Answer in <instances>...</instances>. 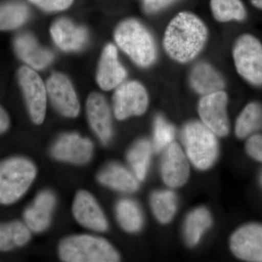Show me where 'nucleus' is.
<instances>
[{
	"instance_id": "9",
	"label": "nucleus",
	"mask_w": 262,
	"mask_h": 262,
	"mask_svg": "<svg viewBox=\"0 0 262 262\" xmlns=\"http://www.w3.org/2000/svg\"><path fill=\"white\" fill-rule=\"evenodd\" d=\"M227 100V94L220 91L205 95L198 104L202 122L216 136H226L229 132Z\"/></svg>"
},
{
	"instance_id": "24",
	"label": "nucleus",
	"mask_w": 262,
	"mask_h": 262,
	"mask_svg": "<svg viewBox=\"0 0 262 262\" xmlns=\"http://www.w3.org/2000/svg\"><path fill=\"white\" fill-rule=\"evenodd\" d=\"M261 129L262 105L256 102L248 103L236 121V136L239 139H245Z\"/></svg>"
},
{
	"instance_id": "36",
	"label": "nucleus",
	"mask_w": 262,
	"mask_h": 262,
	"mask_svg": "<svg viewBox=\"0 0 262 262\" xmlns=\"http://www.w3.org/2000/svg\"><path fill=\"white\" fill-rule=\"evenodd\" d=\"M260 182H261V185H262V172H261V176H260Z\"/></svg>"
},
{
	"instance_id": "2",
	"label": "nucleus",
	"mask_w": 262,
	"mask_h": 262,
	"mask_svg": "<svg viewBox=\"0 0 262 262\" xmlns=\"http://www.w3.org/2000/svg\"><path fill=\"white\" fill-rule=\"evenodd\" d=\"M37 175L31 160L12 157L0 161V204H13L27 192Z\"/></svg>"
},
{
	"instance_id": "19",
	"label": "nucleus",
	"mask_w": 262,
	"mask_h": 262,
	"mask_svg": "<svg viewBox=\"0 0 262 262\" xmlns=\"http://www.w3.org/2000/svg\"><path fill=\"white\" fill-rule=\"evenodd\" d=\"M98 180L103 185L122 192L132 193L139 189L136 176L120 164H108L98 173Z\"/></svg>"
},
{
	"instance_id": "3",
	"label": "nucleus",
	"mask_w": 262,
	"mask_h": 262,
	"mask_svg": "<svg viewBox=\"0 0 262 262\" xmlns=\"http://www.w3.org/2000/svg\"><path fill=\"white\" fill-rule=\"evenodd\" d=\"M62 261L67 262H115L120 255L106 239L89 234L66 237L58 246Z\"/></svg>"
},
{
	"instance_id": "27",
	"label": "nucleus",
	"mask_w": 262,
	"mask_h": 262,
	"mask_svg": "<svg viewBox=\"0 0 262 262\" xmlns=\"http://www.w3.org/2000/svg\"><path fill=\"white\" fill-rule=\"evenodd\" d=\"M116 215L122 228L128 232H138L144 224L140 208L130 199H122L117 203Z\"/></svg>"
},
{
	"instance_id": "5",
	"label": "nucleus",
	"mask_w": 262,
	"mask_h": 262,
	"mask_svg": "<svg viewBox=\"0 0 262 262\" xmlns=\"http://www.w3.org/2000/svg\"><path fill=\"white\" fill-rule=\"evenodd\" d=\"M203 122H189L183 127L182 139L188 158L196 168H211L219 155L216 136Z\"/></svg>"
},
{
	"instance_id": "22",
	"label": "nucleus",
	"mask_w": 262,
	"mask_h": 262,
	"mask_svg": "<svg viewBox=\"0 0 262 262\" xmlns=\"http://www.w3.org/2000/svg\"><path fill=\"white\" fill-rule=\"evenodd\" d=\"M211 225V213L204 207L196 208L189 213L184 226V238L188 246H196Z\"/></svg>"
},
{
	"instance_id": "26",
	"label": "nucleus",
	"mask_w": 262,
	"mask_h": 262,
	"mask_svg": "<svg viewBox=\"0 0 262 262\" xmlns=\"http://www.w3.org/2000/svg\"><path fill=\"white\" fill-rule=\"evenodd\" d=\"M151 209L160 223L168 224L177 213V195L172 191L160 190L153 192L150 199Z\"/></svg>"
},
{
	"instance_id": "10",
	"label": "nucleus",
	"mask_w": 262,
	"mask_h": 262,
	"mask_svg": "<svg viewBox=\"0 0 262 262\" xmlns=\"http://www.w3.org/2000/svg\"><path fill=\"white\" fill-rule=\"evenodd\" d=\"M230 248L239 259L262 262V225L250 223L239 227L231 236Z\"/></svg>"
},
{
	"instance_id": "16",
	"label": "nucleus",
	"mask_w": 262,
	"mask_h": 262,
	"mask_svg": "<svg viewBox=\"0 0 262 262\" xmlns=\"http://www.w3.org/2000/svg\"><path fill=\"white\" fill-rule=\"evenodd\" d=\"M126 71L118 60L117 48L110 44L103 50L97 72L100 87L110 91L118 87L126 77Z\"/></svg>"
},
{
	"instance_id": "30",
	"label": "nucleus",
	"mask_w": 262,
	"mask_h": 262,
	"mask_svg": "<svg viewBox=\"0 0 262 262\" xmlns=\"http://www.w3.org/2000/svg\"><path fill=\"white\" fill-rule=\"evenodd\" d=\"M175 137V128L163 116L155 119L153 147L155 151H160L171 144Z\"/></svg>"
},
{
	"instance_id": "7",
	"label": "nucleus",
	"mask_w": 262,
	"mask_h": 262,
	"mask_svg": "<svg viewBox=\"0 0 262 262\" xmlns=\"http://www.w3.org/2000/svg\"><path fill=\"white\" fill-rule=\"evenodd\" d=\"M18 80L32 121L37 125L42 124L46 117L47 106L44 82L37 72L27 67L19 69Z\"/></svg>"
},
{
	"instance_id": "15",
	"label": "nucleus",
	"mask_w": 262,
	"mask_h": 262,
	"mask_svg": "<svg viewBox=\"0 0 262 262\" xmlns=\"http://www.w3.org/2000/svg\"><path fill=\"white\" fill-rule=\"evenodd\" d=\"M55 205L56 196L51 191L45 190L39 193L32 204L24 211V222L29 229L40 232L47 229Z\"/></svg>"
},
{
	"instance_id": "31",
	"label": "nucleus",
	"mask_w": 262,
	"mask_h": 262,
	"mask_svg": "<svg viewBox=\"0 0 262 262\" xmlns=\"http://www.w3.org/2000/svg\"><path fill=\"white\" fill-rule=\"evenodd\" d=\"M246 151L253 160L262 163V135L250 136L246 143Z\"/></svg>"
},
{
	"instance_id": "21",
	"label": "nucleus",
	"mask_w": 262,
	"mask_h": 262,
	"mask_svg": "<svg viewBox=\"0 0 262 262\" xmlns=\"http://www.w3.org/2000/svg\"><path fill=\"white\" fill-rule=\"evenodd\" d=\"M192 89L198 94L207 95L222 91L225 81L213 67L208 63L201 62L192 69L190 75Z\"/></svg>"
},
{
	"instance_id": "17",
	"label": "nucleus",
	"mask_w": 262,
	"mask_h": 262,
	"mask_svg": "<svg viewBox=\"0 0 262 262\" xmlns=\"http://www.w3.org/2000/svg\"><path fill=\"white\" fill-rule=\"evenodd\" d=\"M91 126L103 144H107L112 137L111 115L106 99L99 94H92L86 104Z\"/></svg>"
},
{
	"instance_id": "4",
	"label": "nucleus",
	"mask_w": 262,
	"mask_h": 262,
	"mask_svg": "<svg viewBox=\"0 0 262 262\" xmlns=\"http://www.w3.org/2000/svg\"><path fill=\"white\" fill-rule=\"evenodd\" d=\"M115 39L119 47L140 67H149L156 59L154 39L137 20L130 19L120 24L115 31Z\"/></svg>"
},
{
	"instance_id": "25",
	"label": "nucleus",
	"mask_w": 262,
	"mask_h": 262,
	"mask_svg": "<svg viewBox=\"0 0 262 262\" xmlns=\"http://www.w3.org/2000/svg\"><path fill=\"white\" fill-rule=\"evenodd\" d=\"M151 145L146 139L136 142L128 150L127 162L139 181H144L149 169L151 155Z\"/></svg>"
},
{
	"instance_id": "23",
	"label": "nucleus",
	"mask_w": 262,
	"mask_h": 262,
	"mask_svg": "<svg viewBox=\"0 0 262 262\" xmlns=\"http://www.w3.org/2000/svg\"><path fill=\"white\" fill-rule=\"evenodd\" d=\"M30 229L19 221L0 223V252L25 246L30 241Z\"/></svg>"
},
{
	"instance_id": "13",
	"label": "nucleus",
	"mask_w": 262,
	"mask_h": 262,
	"mask_svg": "<svg viewBox=\"0 0 262 262\" xmlns=\"http://www.w3.org/2000/svg\"><path fill=\"white\" fill-rule=\"evenodd\" d=\"M94 145L89 139L77 134H65L55 143L51 152L56 159L75 164H84L92 157Z\"/></svg>"
},
{
	"instance_id": "20",
	"label": "nucleus",
	"mask_w": 262,
	"mask_h": 262,
	"mask_svg": "<svg viewBox=\"0 0 262 262\" xmlns=\"http://www.w3.org/2000/svg\"><path fill=\"white\" fill-rule=\"evenodd\" d=\"M51 32L57 46L64 51L80 49L87 41L85 29L76 27L67 19L56 21L52 27Z\"/></svg>"
},
{
	"instance_id": "32",
	"label": "nucleus",
	"mask_w": 262,
	"mask_h": 262,
	"mask_svg": "<svg viewBox=\"0 0 262 262\" xmlns=\"http://www.w3.org/2000/svg\"><path fill=\"white\" fill-rule=\"evenodd\" d=\"M32 3L47 11L64 10L70 7L73 0H30Z\"/></svg>"
},
{
	"instance_id": "34",
	"label": "nucleus",
	"mask_w": 262,
	"mask_h": 262,
	"mask_svg": "<svg viewBox=\"0 0 262 262\" xmlns=\"http://www.w3.org/2000/svg\"><path fill=\"white\" fill-rule=\"evenodd\" d=\"M10 127V118L6 111L0 106V134H4Z\"/></svg>"
},
{
	"instance_id": "35",
	"label": "nucleus",
	"mask_w": 262,
	"mask_h": 262,
	"mask_svg": "<svg viewBox=\"0 0 262 262\" xmlns=\"http://www.w3.org/2000/svg\"><path fill=\"white\" fill-rule=\"evenodd\" d=\"M251 3L256 8L262 9V0H251Z\"/></svg>"
},
{
	"instance_id": "29",
	"label": "nucleus",
	"mask_w": 262,
	"mask_h": 262,
	"mask_svg": "<svg viewBox=\"0 0 262 262\" xmlns=\"http://www.w3.org/2000/svg\"><path fill=\"white\" fill-rule=\"evenodd\" d=\"M28 9L18 3L0 5V30H12L18 28L27 20Z\"/></svg>"
},
{
	"instance_id": "8",
	"label": "nucleus",
	"mask_w": 262,
	"mask_h": 262,
	"mask_svg": "<svg viewBox=\"0 0 262 262\" xmlns=\"http://www.w3.org/2000/svg\"><path fill=\"white\" fill-rule=\"evenodd\" d=\"M114 112L118 120L143 115L148 107L149 98L142 84L135 81L120 84L113 98Z\"/></svg>"
},
{
	"instance_id": "6",
	"label": "nucleus",
	"mask_w": 262,
	"mask_h": 262,
	"mask_svg": "<svg viewBox=\"0 0 262 262\" xmlns=\"http://www.w3.org/2000/svg\"><path fill=\"white\" fill-rule=\"evenodd\" d=\"M234 64L239 75L249 83L262 86V45L251 34H244L233 48Z\"/></svg>"
},
{
	"instance_id": "18",
	"label": "nucleus",
	"mask_w": 262,
	"mask_h": 262,
	"mask_svg": "<svg viewBox=\"0 0 262 262\" xmlns=\"http://www.w3.org/2000/svg\"><path fill=\"white\" fill-rule=\"evenodd\" d=\"M14 48L19 58L35 70H42L53 60L51 52L39 47L29 34H21L15 38Z\"/></svg>"
},
{
	"instance_id": "33",
	"label": "nucleus",
	"mask_w": 262,
	"mask_h": 262,
	"mask_svg": "<svg viewBox=\"0 0 262 262\" xmlns=\"http://www.w3.org/2000/svg\"><path fill=\"white\" fill-rule=\"evenodd\" d=\"M176 0H144V8L147 13H155L171 4Z\"/></svg>"
},
{
	"instance_id": "14",
	"label": "nucleus",
	"mask_w": 262,
	"mask_h": 262,
	"mask_svg": "<svg viewBox=\"0 0 262 262\" xmlns=\"http://www.w3.org/2000/svg\"><path fill=\"white\" fill-rule=\"evenodd\" d=\"M72 211L77 222L86 228L96 232L107 230L106 216L94 196L87 191H80L76 194Z\"/></svg>"
},
{
	"instance_id": "12",
	"label": "nucleus",
	"mask_w": 262,
	"mask_h": 262,
	"mask_svg": "<svg viewBox=\"0 0 262 262\" xmlns=\"http://www.w3.org/2000/svg\"><path fill=\"white\" fill-rule=\"evenodd\" d=\"M47 91L51 102L61 115L75 117L80 112V103L70 80L61 74L50 77Z\"/></svg>"
},
{
	"instance_id": "1",
	"label": "nucleus",
	"mask_w": 262,
	"mask_h": 262,
	"mask_svg": "<svg viewBox=\"0 0 262 262\" xmlns=\"http://www.w3.org/2000/svg\"><path fill=\"white\" fill-rule=\"evenodd\" d=\"M208 37L206 25L196 15L180 13L169 24L164 47L175 61L186 63L198 56Z\"/></svg>"
},
{
	"instance_id": "28",
	"label": "nucleus",
	"mask_w": 262,
	"mask_h": 262,
	"mask_svg": "<svg viewBox=\"0 0 262 262\" xmlns=\"http://www.w3.org/2000/svg\"><path fill=\"white\" fill-rule=\"evenodd\" d=\"M213 16L221 22L244 20L246 11L241 0H211Z\"/></svg>"
},
{
	"instance_id": "11",
	"label": "nucleus",
	"mask_w": 262,
	"mask_h": 262,
	"mask_svg": "<svg viewBox=\"0 0 262 262\" xmlns=\"http://www.w3.org/2000/svg\"><path fill=\"white\" fill-rule=\"evenodd\" d=\"M189 165L187 156L177 143L172 142L164 149L160 165L163 182L168 187L178 188L187 182Z\"/></svg>"
}]
</instances>
